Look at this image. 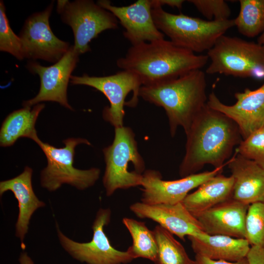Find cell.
Returning <instances> with one entry per match:
<instances>
[{
  "instance_id": "6da1fadb",
  "label": "cell",
  "mask_w": 264,
  "mask_h": 264,
  "mask_svg": "<svg viewBox=\"0 0 264 264\" xmlns=\"http://www.w3.org/2000/svg\"><path fill=\"white\" fill-rule=\"evenodd\" d=\"M186 135L185 153L179 167L181 177L197 174L206 164L223 167L243 140L237 125L207 104Z\"/></svg>"
},
{
  "instance_id": "7a4b0ae2",
  "label": "cell",
  "mask_w": 264,
  "mask_h": 264,
  "mask_svg": "<svg viewBox=\"0 0 264 264\" xmlns=\"http://www.w3.org/2000/svg\"><path fill=\"white\" fill-rule=\"evenodd\" d=\"M207 55H198L164 39L132 45L117 66L139 79L142 86H149L177 78L204 67Z\"/></svg>"
},
{
  "instance_id": "3957f363",
  "label": "cell",
  "mask_w": 264,
  "mask_h": 264,
  "mask_svg": "<svg viewBox=\"0 0 264 264\" xmlns=\"http://www.w3.org/2000/svg\"><path fill=\"white\" fill-rule=\"evenodd\" d=\"M205 75L201 69L149 86H141L139 97L163 108L168 117L172 136L178 127L185 133L207 104Z\"/></svg>"
},
{
  "instance_id": "277c9868",
  "label": "cell",
  "mask_w": 264,
  "mask_h": 264,
  "mask_svg": "<svg viewBox=\"0 0 264 264\" xmlns=\"http://www.w3.org/2000/svg\"><path fill=\"white\" fill-rule=\"evenodd\" d=\"M154 22L175 45L195 53L208 51L217 41L235 26L234 20L208 21L165 11L162 7H152Z\"/></svg>"
},
{
  "instance_id": "5b68a950",
  "label": "cell",
  "mask_w": 264,
  "mask_h": 264,
  "mask_svg": "<svg viewBox=\"0 0 264 264\" xmlns=\"http://www.w3.org/2000/svg\"><path fill=\"white\" fill-rule=\"evenodd\" d=\"M114 133L112 144L103 150L106 163L103 183L107 196L118 189L141 186L145 168L132 129L123 126L114 128Z\"/></svg>"
},
{
  "instance_id": "8992f818",
  "label": "cell",
  "mask_w": 264,
  "mask_h": 264,
  "mask_svg": "<svg viewBox=\"0 0 264 264\" xmlns=\"http://www.w3.org/2000/svg\"><path fill=\"white\" fill-rule=\"evenodd\" d=\"M207 55L211 61L207 74L264 78V45L258 43L223 35Z\"/></svg>"
},
{
  "instance_id": "52a82bcc",
  "label": "cell",
  "mask_w": 264,
  "mask_h": 264,
  "mask_svg": "<svg viewBox=\"0 0 264 264\" xmlns=\"http://www.w3.org/2000/svg\"><path fill=\"white\" fill-rule=\"evenodd\" d=\"M34 141L47 158V165L41 173V184L49 191H55L64 184L83 190L93 186L98 179L99 169L80 170L73 165L75 147L80 144L91 145L86 139L67 138L63 141L64 147L59 148L43 142L38 137Z\"/></svg>"
},
{
  "instance_id": "ba28073f",
  "label": "cell",
  "mask_w": 264,
  "mask_h": 264,
  "mask_svg": "<svg viewBox=\"0 0 264 264\" xmlns=\"http://www.w3.org/2000/svg\"><path fill=\"white\" fill-rule=\"evenodd\" d=\"M57 11L70 26L74 48L80 55L90 50L91 41L103 31L118 28V20L110 11L91 0H58Z\"/></svg>"
},
{
  "instance_id": "9c48e42d",
  "label": "cell",
  "mask_w": 264,
  "mask_h": 264,
  "mask_svg": "<svg viewBox=\"0 0 264 264\" xmlns=\"http://www.w3.org/2000/svg\"><path fill=\"white\" fill-rule=\"evenodd\" d=\"M70 81L73 85L94 88L107 98L110 105L104 109L103 117L114 128L123 126L124 106L135 107L137 105L142 86L136 75L123 70L106 76H90L86 74L72 75Z\"/></svg>"
},
{
  "instance_id": "30bf717a",
  "label": "cell",
  "mask_w": 264,
  "mask_h": 264,
  "mask_svg": "<svg viewBox=\"0 0 264 264\" xmlns=\"http://www.w3.org/2000/svg\"><path fill=\"white\" fill-rule=\"evenodd\" d=\"M110 216L109 208H100L98 211L92 225L93 236L88 242L74 241L57 227L62 247L75 259L88 264H122L131 262L133 259L130 254L114 248L105 232L104 227L110 222Z\"/></svg>"
},
{
  "instance_id": "8fae6325",
  "label": "cell",
  "mask_w": 264,
  "mask_h": 264,
  "mask_svg": "<svg viewBox=\"0 0 264 264\" xmlns=\"http://www.w3.org/2000/svg\"><path fill=\"white\" fill-rule=\"evenodd\" d=\"M53 4L52 2L44 10L32 14L26 20L19 36L24 58L54 64L68 51L71 45L57 38L49 25Z\"/></svg>"
},
{
  "instance_id": "7c38bea8",
  "label": "cell",
  "mask_w": 264,
  "mask_h": 264,
  "mask_svg": "<svg viewBox=\"0 0 264 264\" xmlns=\"http://www.w3.org/2000/svg\"><path fill=\"white\" fill-rule=\"evenodd\" d=\"M79 55L74 46L71 45L66 53L52 66H44L36 61L29 62L26 68L30 72L39 75L40 88L36 96L22 103L23 107L31 108L41 102L52 101L72 110L67 101V89Z\"/></svg>"
},
{
  "instance_id": "4fadbf2b",
  "label": "cell",
  "mask_w": 264,
  "mask_h": 264,
  "mask_svg": "<svg viewBox=\"0 0 264 264\" xmlns=\"http://www.w3.org/2000/svg\"><path fill=\"white\" fill-rule=\"evenodd\" d=\"M223 167L191 175L174 180H164L159 171H145L141 186V202L149 205L175 204L182 202L192 190L221 173Z\"/></svg>"
},
{
  "instance_id": "5bb4252c",
  "label": "cell",
  "mask_w": 264,
  "mask_h": 264,
  "mask_svg": "<svg viewBox=\"0 0 264 264\" xmlns=\"http://www.w3.org/2000/svg\"><path fill=\"white\" fill-rule=\"evenodd\" d=\"M233 105L222 103L214 92L209 95L207 105L232 119L238 126L243 139L264 127V83L255 90L246 88L235 94Z\"/></svg>"
},
{
  "instance_id": "9a60e30c",
  "label": "cell",
  "mask_w": 264,
  "mask_h": 264,
  "mask_svg": "<svg viewBox=\"0 0 264 264\" xmlns=\"http://www.w3.org/2000/svg\"><path fill=\"white\" fill-rule=\"evenodd\" d=\"M97 3L115 16L125 29L124 37L132 45L164 39L154 22L151 0H138L122 6L113 5L109 0H99Z\"/></svg>"
},
{
  "instance_id": "2e32d148",
  "label": "cell",
  "mask_w": 264,
  "mask_h": 264,
  "mask_svg": "<svg viewBox=\"0 0 264 264\" xmlns=\"http://www.w3.org/2000/svg\"><path fill=\"white\" fill-rule=\"evenodd\" d=\"M130 208L138 218L157 222L182 240H185V236H198L205 233L197 219L182 202L155 205L136 202Z\"/></svg>"
},
{
  "instance_id": "e0dca14e",
  "label": "cell",
  "mask_w": 264,
  "mask_h": 264,
  "mask_svg": "<svg viewBox=\"0 0 264 264\" xmlns=\"http://www.w3.org/2000/svg\"><path fill=\"white\" fill-rule=\"evenodd\" d=\"M249 205L232 198L193 215L209 235L245 239V221Z\"/></svg>"
},
{
  "instance_id": "ac0fdd59",
  "label": "cell",
  "mask_w": 264,
  "mask_h": 264,
  "mask_svg": "<svg viewBox=\"0 0 264 264\" xmlns=\"http://www.w3.org/2000/svg\"><path fill=\"white\" fill-rule=\"evenodd\" d=\"M227 163L234 179L232 198L248 205L264 202V169L236 152Z\"/></svg>"
},
{
  "instance_id": "d6986e66",
  "label": "cell",
  "mask_w": 264,
  "mask_h": 264,
  "mask_svg": "<svg viewBox=\"0 0 264 264\" xmlns=\"http://www.w3.org/2000/svg\"><path fill=\"white\" fill-rule=\"evenodd\" d=\"M32 169L26 166L18 176L0 182V195L11 191L18 200L19 214L16 224V235L23 241L28 230L31 218L39 208L44 207V202L35 195L32 185Z\"/></svg>"
},
{
  "instance_id": "ffe728a7",
  "label": "cell",
  "mask_w": 264,
  "mask_h": 264,
  "mask_svg": "<svg viewBox=\"0 0 264 264\" xmlns=\"http://www.w3.org/2000/svg\"><path fill=\"white\" fill-rule=\"evenodd\" d=\"M187 238L196 255L214 260L239 261L246 257L251 247L245 239L224 235H211L205 233Z\"/></svg>"
},
{
  "instance_id": "44dd1931",
  "label": "cell",
  "mask_w": 264,
  "mask_h": 264,
  "mask_svg": "<svg viewBox=\"0 0 264 264\" xmlns=\"http://www.w3.org/2000/svg\"><path fill=\"white\" fill-rule=\"evenodd\" d=\"M234 179L219 174L208 179L182 201L192 214L209 209L232 198Z\"/></svg>"
},
{
  "instance_id": "7402d4cb",
  "label": "cell",
  "mask_w": 264,
  "mask_h": 264,
  "mask_svg": "<svg viewBox=\"0 0 264 264\" xmlns=\"http://www.w3.org/2000/svg\"><path fill=\"white\" fill-rule=\"evenodd\" d=\"M44 107V103H40L33 108L23 107L8 115L0 130V146H11L21 137H27L34 141L38 137L35 124Z\"/></svg>"
},
{
  "instance_id": "603a6c76",
  "label": "cell",
  "mask_w": 264,
  "mask_h": 264,
  "mask_svg": "<svg viewBox=\"0 0 264 264\" xmlns=\"http://www.w3.org/2000/svg\"><path fill=\"white\" fill-rule=\"evenodd\" d=\"M122 221L132 240V244L127 251L133 259L145 258L158 264V246L154 231L144 222L133 219L124 218Z\"/></svg>"
},
{
  "instance_id": "cb8c5ba5",
  "label": "cell",
  "mask_w": 264,
  "mask_h": 264,
  "mask_svg": "<svg viewBox=\"0 0 264 264\" xmlns=\"http://www.w3.org/2000/svg\"><path fill=\"white\" fill-rule=\"evenodd\" d=\"M240 10L234 20L235 26L242 35L249 38L264 31V0H240Z\"/></svg>"
},
{
  "instance_id": "d4e9b609",
  "label": "cell",
  "mask_w": 264,
  "mask_h": 264,
  "mask_svg": "<svg viewBox=\"0 0 264 264\" xmlns=\"http://www.w3.org/2000/svg\"><path fill=\"white\" fill-rule=\"evenodd\" d=\"M153 231L158 246V264H195L173 234L159 225Z\"/></svg>"
},
{
  "instance_id": "484cf974",
  "label": "cell",
  "mask_w": 264,
  "mask_h": 264,
  "mask_svg": "<svg viewBox=\"0 0 264 264\" xmlns=\"http://www.w3.org/2000/svg\"><path fill=\"white\" fill-rule=\"evenodd\" d=\"M245 239L250 246L264 247V202L249 205L245 221Z\"/></svg>"
},
{
  "instance_id": "4316f807",
  "label": "cell",
  "mask_w": 264,
  "mask_h": 264,
  "mask_svg": "<svg viewBox=\"0 0 264 264\" xmlns=\"http://www.w3.org/2000/svg\"><path fill=\"white\" fill-rule=\"evenodd\" d=\"M0 50L10 53L19 60L24 59L21 40L10 26L2 0L0 1Z\"/></svg>"
},
{
  "instance_id": "83f0119b",
  "label": "cell",
  "mask_w": 264,
  "mask_h": 264,
  "mask_svg": "<svg viewBox=\"0 0 264 264\" xmlns=\"http://www.w3.org/2000/svg\"><path fill=\"white\" fill-rule=\"evenodd\" d=\"M236 152L254 161L264 169V127L243 139Z\"/></svg>"
},
{
  "instance_id": "f1b7e54d",
  "label": "cell",
  "mask_w": 264,
  "mask_h": 264,
  "mask_svg": "<svg viewBox=\"0 0 264 264\" xmlns=\"http://www.w3.org/2000/svg\"><path fill=\"white\" fill-rule=\"evenodd\" d=\"M208 21L228 20L231 10L223 0H189Z\"/></svg>"
},
{
  "instance_id": "f546056e",
  "label": "cell",
  "mask_w": 264,
  "mask_h": 264,
  "mask_svg": "<svg viewBox=\"0 0 264 264\" xmlns=\"http://www.w3.org/2000/svg\"><path fill=\"white\" fill-rule=\"evenodd\" d=\"M246 257L249 264H264V247L251 246Z\"/></svg>"
},
{
  "instance_id": "4dcf8cb0",
  "label": "cell",
  "mask_w": 264,
  "mask_h": 264,
  "mask_svg": "<svg viewBox=\"0 0 264 264\" xmlns=\"http://www.w3.org/2000/svg\"><path fill=\"white\" fill-rule=\"evenodd\" d=\"M195 264H249L246 257L236 262L214 260L199 255L195 256Z\"/></svg>"
},
{
  "instance_id": "1f68e13d",
  "label": "cell",
  "mask_w": 264,
  "mask_h": 264,
  "mask_svg": "<svg viewBox=\"0 0 264 264\" xmlns=\"http://www.w3.org/2000/svg\"><path fill=\"white\" fill-rule=\"evenodd\" d=\"M152 7L159 6L162 7L164 5H167L173 8H177L180 9L183 3L185 1L184 0H151Z\"/></svg>"
},
{
  "instance_id": "d6a6232c",
  "label": "cell",
  "mask_w": 264,
  "mask_h": 264,
  "mask_svg": "<svg viewBox=\"0 0 264 264\" xmlns=\"http://www.w3.org/2000/svg\"><path fill=\"white\" fill-rule=\"evenodd\" d=\"M20 264H34L32 260L26 252L22 253L19 258Z\"/></svg>"
},
{
  "instance_id": "836d02e7",
  "label": "cell",
  "mask_w": 264,
  "mask_h": 264,
  "mask_svg": "<svg viewBox=\"0 0 264 264\" xmlns=\"http://www.w3.org/2000/svg\"><path fill=\"white\" fill-rule=\"evenodd\" d=\"M257 41L258 44L264 45V31L259 37Z\"/></svg>"
}]
</instances>
